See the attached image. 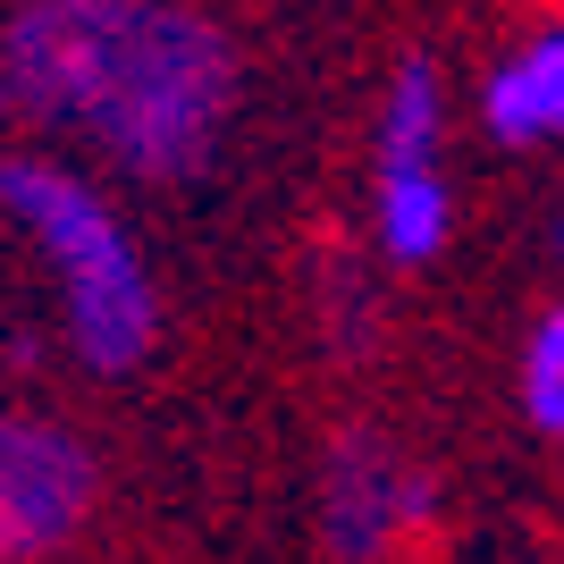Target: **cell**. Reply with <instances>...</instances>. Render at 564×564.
Returning a JSON list of instances; mask_svg holds the SVG:
<instances>
[{
    "mask_svg": "<svg viewBox=\"0 0 564 564\" xmlns=\"http://www.w3.org/2000/svg\"><path fill=\"white\" fill-rule=\"evenodd\" d=\"M236 59L177 0H25L9 18V101L85 127L143 177H186L228 118Z\"/></svg>",
    "mask_w": 564,
    "mask_h": 564,
    "instance_id": "6da1fadb",
    "label": "cell"
},
{
    "mask_svg": "<svg viewBox=\"0 0 564 564\" xmlns=\"http://www.w3.org/2000/svg\"><path fill=\"white\" fill-rule=\"evenodd\" d=\"M0 186L34 219L43 253L59 261V279H68V329H76V346H85V362L127 371V362L152 346V279H143L127 228L101 212V194L85 186V177L34 161V152H18V161L0 169Z\"/></svg>",
    "mask_w": 564,
    "mask_h": 564,
    "instance_id": "7a4b0ae2",
    "label": "cell"
},
{
    "mask_svg": "<svg viewBox=\"0 0 564 564\" xmlns=\"http://www.w3.org/2000/svg\"><path fill=\"white\" fill-rule=\"evenodd\" d=\"M94 506V455L76 447L59 422H18L0 430V531L9 547H51L68 540L76 522Z\"/></svg>",
    "mask_w": 564,
    "mask_h": 564,
    "instance_id": "3957f363",
    "label": "cell"
},
{
    "mask_svg": "<svg viewBox=\"0 0 564 564\" xmlns=\"http://www.w3.org/2000/svg\"><path fill=\"white\" fill-rule=\"evenodd\" d=\"M413 506H422V480H413L397 455L371 447V438H337L329 471H321V531H329L337 556L346 564L379 556L388 531H397Z\"/></svg>",
    "mask_w": 564,
    "mask_h": 564,
    "instance_id": "277c9868",
    "label": "cell"
},
{
    "mask_svg": "<svg viewBox=\"0 0 564 564\" xmlns=\"http://www.w3.org/2000/svg\"><path fill=\"white\" fill-rule=\"evenodd\" d=\"M489 127L506 143L564 135V25H547L522 59H506V68L489 76Z\"/></svg>",
    "mask_w": 564,
    "mask_h": 564,
    "instance_id": "5b68a950",
    "label": "cell"
},
{
    "mask_svg": "<svg viewBox=\"0 0 564 564\" xmlns=\"http://www.w3.org/2000/svg\"><path fill=\"white\" fill-rule=\"evenodd\" d=\"M438 236H447V186H438V169L379 177V245H388V253L422 261V253H438Z\"/></svg>",
    "mask_w": 564,
    "mask_h": 564,
    "instance_id": "8992f818",
    "label": "cell"
},
{
    "mask_svg": "<svg viewBox=\"0 0 564 564\" xmlns=\"http://www.w3.org/2000/svg\"><path fill=\"white\" fill-rule=\"evenodd\" d=\"M430 143H438V85H430L422 59H404L397 85H388V110H379V177L430 169Z\"/></svg>",
    "mask_w": 564,
    "mask_h": 564,
    "instance_id": "52a82bcc",
    "label": "cell"
},
{
    "mask_svg": "<svg viewBox=\"0 0 564 564\" xmlns=\"http://www.w3.org/2000/svg\"><path fill=\"white\" fill-rule=\"evenodd\" d=\"M522 404L547 438H564V304L540 312V329L522 346Z\"/></svg>",
    "mask_w": 564,
    "mask_h": 564,
    "instance_id": "ba28073f",
    "label": "cell"
},
{
    "mask_svg": "<svg viewBox=\"0 0 564 564\" xmlns=\"http://www.w3.org/2000/svg\"><path fill=\"white\" fill-rule=\"evenodd\" d=\"M556 253H564V236H556Z\"/></svg>",
    "mask_w": 564,
    "mask_h": 564,
    "instance_id": "9c48e42d",
    "label": "cell"
}]
</instances>
